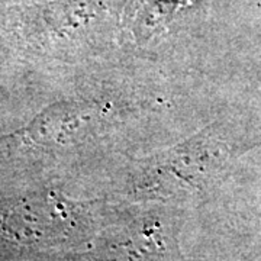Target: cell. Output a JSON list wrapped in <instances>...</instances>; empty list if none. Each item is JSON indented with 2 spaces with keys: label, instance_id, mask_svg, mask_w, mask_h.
Masks as SVG:
<instances>
[{
  "label": "cell",
  "instance_id": "cell-2",
  "mask_svg": "<svg viewBox=\"0 0 261 261\" xmlns=\"http://www.w3.org/2000/svg\"><path fill=\"white\" fill-rule=\"evenodd\" d=\"M229 152L226 130H205L135 166L134 183L138 190L155 193L193 186L224 168Z\"/></svg>",
  "mask_w": 261,
  "mask_h": 261
},
{
  "label": "cell",
  "instance_id": "cell-1",
  "mask_svg": "<svg viewBox=\"0 0 261 261\" xmlns=\"http://www.w3.org/2000/svg\"><path fill=\"white\" fill-rule=\"evenodd\" d=\"M128 0H38L12 5L8 32L28 54L77 60L111 42Z\"/></svg>",
  "mask_w": 261,
  "mask_h": 261
},
{
  "label": "cell",
  "instance_id": "cell-3",
  "mask_svg": "<svg viewBox=\"0 0 261 261\" xmlns=\"http://www.w3.org/2000/svg\"><path fill=\"white\" fill-rule=\"evenodd\" d=\"M31 2H38V0H3V3H9V5H20V3H31Z\"/></svg>",
  "mask_w": 261,
  "mask_h": 261
}]
</instances>
